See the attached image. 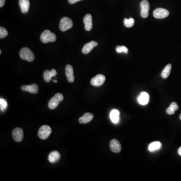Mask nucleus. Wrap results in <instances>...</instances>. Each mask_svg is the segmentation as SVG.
<instances>
[{"mask_svg":"<svg viewBox=\"0 0 181 181\" xmlns=\"http://www.w3.org/2000/svg\"><path fill=\"white\" fill-rule=\"evenodd\" d=\"M66 74L67 81L70 83H73L74 81L73 67L70 65H67L66 66Z\"/></svg>","mask_w":181,"mask_h":181,"instance_id":"nucleus-10","label":"nucleus"},{"mask_svg":"<svg viewBox=\"0 0 181 181\" xmlns=\"http://www.w3.org/2000/svg\"><path fill=\"white\" fill-rule=\"evenodd\" d=\"M98 45V43L94 41H91L89 43L86 44L83 47L82 49V52L84 54H88L89 52L91 51L93 48L97 47Z\"/></svg>","mask_w":181,"mask_h":181,"instance_id":"nucleus-13","label":"nucleus"},{"mask_svg":"<svg viewBox=\"0 0 181 181\" xmlns=\"http://www.w3.org/2000/svg\"><path fill=\"white\" fill-rule=\"evenodd\" d=\"M172 70V65L171 64H168L166 66V67H164V69L163 70V72L161 73V77L163 79H167L168 77V76L171 73V71Z\"/></svg>","mask_w":181,"mask_h":181,"instance_id":"nucleus-23","label":"nucleus"},{"mask_svg":"<svg viewBox=\"0 0 181 181\" xmlns=\"http://www.w3.org/2000/svg\"><path fill=\"white\" fill-rule=\"evenodd\" d=\"M161 146V144L160 142L154 141L152 142L149 145L148 149L149 152H153L156 150H159L160 149Z\"/></svg>","mask_w":181,"mask_h":181,"instance_id":"nucleus-22","label":"nucleus"},{"mask_svg":"<svg viewBox=\"0 0 181 181\" xmlns=\"http://www.w3.org/2000/svg\"><path fill=\"white\" fill-rule=\"evenodd\" d=\"M5 0H0V7H2L4 5Z\"/></svg>","mask_w":181,"mask_h":181,"instance_id":"nucleus-30","label":"nucleus"},{"mask_svg":"<svg viewBox=\"0 0 181 181\" xmlns=\"http://www.w3.org/2000/svg\"><path fill=\"white\" fill-rule=\"evenodd\" d=\"M83 22L84 23L85 29L87 31L91 30L93 27V22H92V16L90 14H88L85 16Z\"/></svg>","mask_w":181,"mask_h":181,"instance_id":"nucleus-11","label":"nucleus"},{"mask_svg":"<svg viewBox=\"0 0 181 181\" xmlns=\"http://www.w3.org/2000/svg\"><path fill=\"white\" fill-rule=\"evenodd\" d=\"M94 115L91 113H86L83 116L79 118V121L81 124H87L93 120Z\"/></svg>","mask_w":181,"mask_h":181,"instance_id":"nucleus-16","label":"nucleus"},{"mask_svg":"<svg viewBox=\"0 0 181 181\" xmlns=\"http://www.w3.org/2000/svg\"><path fill=\"white\" fill-rule=\"evenodd\" d=\"M19 5L21 11L23 13L28 12L29 9L30 2L29 0H19Z\"/></svg>","mask_w":181,"mask_h":181,"instance_id":"nucleus-19","label":"nucleus"},{"mask_svg":"<svg viewBox=\"0 0 181 181\" xmlns=\"http://www.w3.org/2000/svg\"><path fill=\"white\" fill-rule=\"evenodd\" d=\"M0 105H1V110L2 111H4L7 107V103L5 100L3 99H0Z\"/></svg>","mask_w":181,"mask_h":181,"instance_id":"nucleus-27","label":"nucleus"},{"mask_svg":"<svg viewBox=\"0 0 181 181\" xmlns=\"http://www.w3.org/2000/svg\"><path fill=\"white\" fill-rule=\"evenodd\" d=\"M120 112L117 110L114 109L111 111L110 112V119L112 122L114 124H117L119 122L120 120Z\"/></svg>","mask_w":181,"mask_h":181,"instance_id":"nucleus-18","label":"nucleus"},{"mask_svg":"<svg viewBox=\"0 0 181 181\" xmlns=\"http://www.w3.org/2000/svg\"><path fill=\"white\" fill-rule=\"evenodd\" d=\"M124 25L127 28H130L134 26V18H130L129 19L125 18L124 20Z\"/></svg>","mask_w":181,"mask_h":181,"instance_id":"nucleus-24","label":"nucleus"},{"mask_svg":"<svg viewBox=\"0 0 181 181\" xmlns=\"http://www.w3.org/2000/svg\"><path fill=\"white\" fill-rule=\"evenodd\" d=\"M178 154H179L180 156H181V146L180 148H179V149H178Z\"/></svg>","mask_w":181,"mask_h":181,"instance_id":"nucleus-31","label":"nucleus"},{"mask_svg":"<svg viewBox=\"0 0 181 181\" xmlns=\"http://www.w3.org/2000/svg\"><path fill=\"white\" fill-rule=\"evenodd\" d=\"M60 102L61 101H60L59 99L55 96V97H52V98L51 99V100L49 101V103H48V107L51 109H54L58 107Z\"/></svg>","mask_w":181,"mask_h":181,"instance_id":"nucleus-20","label":"nucleus"},{"mask_svg":"<svg viewBox=\"0 0 181 181\" xmlns=\"http://www.w3.org/2000/svg\"><path fill=\"white\" fill-rule=\"evenodd\" d=\"M8 34V32L6 29L4 27H0V38H4L7 36Z\"/></svg>","mask_w":181,"mask_h":181,"instance_id":"nucleus-26","label":"nucleus"},{"mask_svg":"<svg viewBox=\"0 0 181 181\" xmlns=\"http://www.w3.org/2000/svg\"><path fill=\"white\" fill-rule=\"evenodd\" d=\"M80 1H81V0H69V2L71 4H73L74 3H77V2Z\"/></svg>","mask_w":181,"mask_h":181,"instance_id":"nucleus-29","label":"nucleus"},{"mask_svg":"<svg viewBox=\"0 0 181 181\" xmlns=\"http://www.w3.org/2000/svg\"><path fill=\"white\" fill-rule=\"evenodd\" d=\"M106 77L103 74H98L93 77L91 81V83L93 86L99 87L102 85L105 81Z\"/></svg>","mask_w":181,"mask_h":181,"instance_id":"nucleus-7","label":"nucleus"},{"mask_svg":"<svg viewBox=\"0 0 181 181\" xmlns=\"http://www.w3.org/2000/svg\"><path fill=\"white\" fill-rule=\"evenodd\" d=\"M40 40L43 43H47L48 42H55L56 40V36L55 33L51 32L50 30H46L41 34Z\"/></svg>","mask_w":181,"mask_h":181,"instance_id":"nucleus-1","label":"nucleus"},{"mask_svg":"<svg viewBox=\"0 0 181 181\" xmlns=\"http://www.w3.org/2000/svg\"><path fill=\"white\" fill-rule=\"evenodd\" d=\"M116 51L119 54L121 52H124L125 54H127L128 49L125 46H117L116 48Z\"/></svg>","mask_w":181,"mask_h":181,"instance_id":"nucleus-25","label":"nucleus"},{"mask_svg":"<svg viewBox=\"0 0 181 181\" xmlns=\"http://www.w3.org/2000/svg\"><path fill=\"white\" fill-rule=\"evenodd\" d=\"M2 53V51L1 50H0V54H1Z\"/></svg>","mask_w":181,"mask_h":181,"instance_id":"nucleus-34","label":"nucleus"},{"mask_svg":"<svg viewBox=\"0 0 181 181\" xmlns=\"http://www.w3.org/2000/svg\"><path fill=\"white\" fill-rule=\"evenodd\" d=\"M73 26V22L72 19L69 17H62L59 23V28L62 31L65 32L72 28Z\"/></svg>","mask_w":181,"mask_h":181,"instance_id":"nucleus-3","label":"nucleus"},{"mask_svg":"<svg viewBox=\"0 0 181 181\" xmlns=\"http://www.w3.org/2000/svg\"><path fill=\"white\" fill-rule=\"evenodd\" d=\"M149 94L146 92H143L141 93V95L138 98V102L142 105H145L149 103Z\"/></svg>","mask_w":181,"mask_h":181,"instance_id":"nucleus-15","label":"nucleus"},{"mask_svg":"<svg viewBox=\"0 0 181 181\" xmlns=\"http://www.w3.org/2000/svg\"><path fill=\"white\" fill-rule=\"evenodd\" d=\"M57 74V72L55 69H52V70L50 71L48 70H45L43 73L44 79L46 82L49 83L51 81L52 77L56 76Z\"/></svg>","mask_w":181,"mask_h":181,"instance_id":"nucleus-14","label":"nucleus"},{"mask_svg":"<svg viewBox=\"0 0 181 181\" xmlns=\"http://www.w3.org/2000/svg\"><path fill=\"white\" fill-rule=\"evenodd\" d=\"M55 96L56 97H58V98L59 99L61 102H62V101H63V96L61 93H56V94L55 95Z\"/></svg>","mask_w":181,"mask_h":181,"instance_id":"nucleus-28","label":"nucleus"},{"mask_svg":"<svg viewBox=\"0 0 181 181\" xmlns=\"http://www.w3.org/2000/svg\"><path fill=\"white\" fill-rule=\"evenodd\" d=\"M141 16L143 18H147L149 16V3L147 0H143L141 3Z\"/></svg>","mask_w":181,"mask_h":181,"instance_id":"nucleus-6","label":"nucleus"},{"mask_svg":"<svg viewBox=\"0 0 181 181\" xmlns=\"http://www.w3.org/2000/svg\"><path fill=\"white\" fill-rule=\"evenodd\" d=\"M51 131L52 130L51 127L48 125H43L38 131V136L40 139H46L51 135Z\"/></svg>","mask_w":181,"mask_h":181,"instance_id":"nucleus-4","label":"nucleus"},{"mask_svg":"<svg viewBox=\"0 0 181 181\" xmlns=\"http://www.w3.org/2000/svg\"><path fill=\"white\" fill-rule=\"evenodd\" d=\"M180 119H181V114L180 115Z\"/></svg>","mask_w":181,"mask_h":181,"instance_id":"nucleus-33","label":"nucleus"},{"mask_svg":"<svg viewBox=\"0 0 181 181\" xmlns=\"http://www.w3.org/2000/svg\"><path fill=\"white\" fill-rule=\"evenodd\" d=\"M60 159V154L59 152L55 150L51 152L48 156V160L51 163H55L59 161Z\"/></svg>","mask_w":181,"mask_h":181,"instance_id":"nucleus-17","label":"nucleus"},{"mask_svg":"<svg viewBox=\"0 0 181 181\" xmlns=\"http://www.w3.org/2000/svg\"><path fill=\"white\" fill-rule=\"evenodd\" d=\"M20 58L23 60L32 62L34 59V55L32 51L28 47L23 48L20 51Z\"/></svg>","mask_w":181,"mask_h":181,"instance_id":"nucleus-2","label":"nucleus"},{"mask_svg":"<svg viewBox=\"0 0 181 181\" xmlns=\"http://www.w3.org/2000/svg\"><path fill=\"white\" fill-rule=\"evenodd\" d=\"M13 139L17 142H20L23 139V131L21 128H16L12 132Z\"/></svg>","mask_w":181,"mask_h":181,"instance_id":"nucleus-8","label":"nucleus"},{"mask_svg":"<svg viewBox=\"0 0 181 181\" xmlns=\"http://www.w3.org/2000/svg\"><path fill=\"white\" fill-rule=\"evenodd\" d=\"M53 81H54V82H55V83H57V81H56V80H53Z\"/></svg>","mask_w":181,"mask_h":181,"instance_id":"nucleus-32","label":"nucleus"},{"mask_svg":"<svg viewBox=\"0 0 181 181\" xmlns=\"http://www.w3.org/2000/svg\"><path fill=\"white\" fill-rule=\"evenodd\" d=\"M169 12L164 8H157L153 11V16L156 19L165 18L169 15Z\"/></svg>","mask_w":181,"mask_h":181,"instance_id":"nucleus-5","label":"nucleus"},{"mask_svg":"<svg viewBox=\"0 0 181 181\" xmlns=\"http://www.w3.org/2000/svg\"><path fill=\"white\" fill-rule=\"evenodd\" d=\"M21 89L24 91L29 92L30 93H32V94H36L38 93L39 88L36 84H33L31 85H24L22 86Z\"/></svg>","mask_w":181,"mask_h":181,"instance_id":"nucleus-12","label":"nucleus"},{"mask_svg":"<svg viewBox=\"0 0 181 181\" xmlns=\"http://www.w3.org/2000/svg\"><path fill=\"white\" fill-rule=\"evenodd\" d=\"M110 148L111 149V151L115 153H120L121 150V145L120 142L116 139H113L110 141Z\"/></svg>","mask_w":181,"mask_h":181,"instance_id":"nucleus-9","label":"nucleus"},{"mask_svg":"<svg viewBox=\"0 0 181 181\" xmlns=\"http://www.w3.org/2000/svg\"><path fill=\"white\" fill-rule=\"evenodd\" d=\"M178 109V105L175 102H173L171 104L169 107L167 108V109L166 110V112L168 115H173Z\"/></svg>","mask_w":181,"mask_h":181,"instance_id":"nucleus-21","label":"nucleus"}]
</instances>
